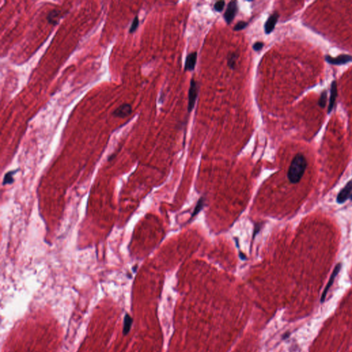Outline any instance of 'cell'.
I'll list each match as a JSON object with an SVG mask.
<instances>
[{"label": "cell", "mask_w": 352, "mask_h": 352, "mask_svg": "<svg viewBox=\"0 0 352 352\" xmlns=\"http://www.w3.org/2000/svg\"><path fill=\"white\" fill-rule=\"evenodd\" d=\"M247 26H248V23L246 22V21H239V22L234 26V30L235 31H239V30H244V28H246V27Z\"/></svg>", "instance_id": "cell-16"}, {"label": "cell", "mask_w": 352, "mask_h": 352, "mask_svg": "<svg viewBox=\"0 0 352 352\" xmlns=\"http://www.w3.org/2000/svg\"><path fill=\"white\" fill-rule=\"evenodd\" d=\"M279 15L278 12H274L273 14L270 15L264 25V30L266 34H270L272 33L275 28L277 21L279 20Z\"/></svg>", "instance_id": "cell-8"}, {"label": "cell", "mask_w": 352, "mask_h": 352, "mask_svg": "<svg viewBox=\"0 0 352 352\" xmlns=\"http://www.w3.org/2000/svg\"><path fill=\"white\" fill-rule=\"evenodd\" d=\"M325 60L329 63L332 65H340L349 63L352 61V57L348 54H341L336 57H332L329 55L325 56Z\"/></svg>", "instance_id": "cell-5"}, {"label": "cell", "mask_w": 352, "mask_h": 352, "mask_svg": "<svg viewBox=\"0 0 352 352\" xmlns=\"http://www.w3.org/2000/svg\"><path fill=\"white\" fill-rule=\"evenodd\" d=\"M224 6H225V2L224 1L217 2L214 4V9L217 12H222L224 8Z\"/></svg>", "instance_id": "cell-17"}, {"label": "cell", "mask_w": 352, "mask_h": 352, "mask_svg": "<svg viewBox=\"0 0 352 352\" xmlns=\"http://www.w3.org/2000/svg\"><path fill=\"white\" fill-rule=\"evenodd\" d=\"M327 100H328V92L323 91L322 94H320L319 101V105L320 107H325L326 105Z\"/></svg>", "instance_id": "cell-14"}, {"label": "cell", "mask_w": 352, "mask_h": 352, "mask_svg": "<svg viewBox=\"0 0 352 352\" xmlns=\"http://www.w3.org/2000/svg\"><path fill=\"white\" fill-rule=\"evenodd\" d=\"M239 55L237 52H230L228 55V65L230 69L234 70L237 65V60Z\"/></svg>", "instance_id": "cell-11"}, {"label": "cell", "mask_w": 352, "mask_h": 352, "mask_svg": "<svg viewBox=\"0 0 352 352\" xmlns=\"http://www.w3.org/2000/svg\"><path fill=\"white\" fill-rule=\"evenodd\" d=\"M263 46H264V43L263 42L257 41L254 43L253 46H252V48H253V50L255 51H259L263 48Z\"/></svg>", "instance_id": "cell-18"}, {"label": "cell", "mask_w": 352, "mask_h": 352, "mask_svg": "<svg viewBox=\"0 0 352 352\" xmlns=\"http://www.w3.org/2000/svg\"><path fill=\"white\" fill-rule=\"evenodd\" d=\"M133 323V319H132L129 314H126L124 319V325H123V334L127 335L129 332L132 325Z\"/></svg>", "instance_id": "cell-12"}, {"label": "cell", "mask_w": 352, "mask_h": 352, "mask_svg": "<svg viewBox=\"0 0 352 352\" xmlns=\"http://www.w3.org/2000/svg\"><path fill=\"white\" fill-rule=\"evenodd\" d=\"M237 11H238L237 2L235 1H232L229 2V4L228 6H227L226 10L224 15V18L226 21L227 24H230L232 22V20H234L235 17L236 16L237 13Z\"/></svg>", "instance_id": "cell-3"}, {"label": "cell", "mask_w": 352, "mask_h": 352, "mask_svg": "<svg viewBox=\"0 0 352 352\" xmlns=\"http://www.w3.org/2000/svg\"><path fill=\"white\" fill-rule=\"evenodd\" d=\"M352 191V180H350L345 187L339 192V193L336 198L337 202L339 204H342L346 201L347 199L351 196V192Z\"/></svg>", "instance_id": "cell-6"}, {"label": "cell", "mask_w": 352, "mask_h": 352, "mask_svg": "<svg viewBox=\"0 0 352 352\" xmlns=\"http://www.w3.org/2000/svg\"><path fill=\"white\" fill-rule=\"evenodd\" d=\"M138 26H139V20H138V16H136L134 17V19H133V20L132 21V26H131L130 29H129V33H133V32H135L136 29L138 28Z\"/></svg>", "instance_id": "cell-15"}, {"label": "cell", "mask_w": 352, "mask_h": 352, "mask_svg": "<svg viewBox=\"0 0 352 352\" xmlns=\"http://www.w3.org/2000/svg\"><path fill=\"white\" fill-rule=\"evenodd\" d=\"M199 92V86L198 82L194 78H192L190 81V87L189 89V100H188V111L191 113L195 107Z\"/></svg>", "instance_id": "cell-2"}, {"label": "cell", "mask_w": 352, "mask_h": 352, "mask_svg": "<svg viewBox=\"0 0 352 352\" xmlns=\"http://www.w3.org/2000/svg\"><path fill=\"white\" fill-rule=\"evenodd\" d=\"M350 199H351V201H352V194H351V197H350Z\"/></svg>", "instance_id": "cell-19"}, {"label": "cell", "mask_w": 352, "mask_h": 352, "mask_svg": "<svg viewBox=\"0 0 352 352\" xmlns=\"http://www.w3.org/2000/svg\"><path fill=\"white\" fill-rule=\"evenodd\" d=\"M307 167V161L303 155L298 154L292 160L288 172V177L289 182L297 184L303 177Z\"/></svg>", "instance_id": "cell-1"}, {"label": "cell", "mask_w": 352, "mask_h": 352, "mask_svg": "<svg viewBox=\"0 0 352 352\" xmlns=\"http://www.w3.org/2000/svg\"><path fill=\"white\" fill-rule=\"evenodd\" d=\"M341 268V263H338V264L336 265V266H335L334 269V270H333V272H332V275H331V276H330V279H329V280L328 284H327L326 287L325 288V289H324L323 292L322 296H321V298H320V303H323V302L325 301V298H326V296H327V294H328V291H329V288L332 287V285H333V283H334L336 276L338 275V272H340Z\"/></svg>", "instance_id": "cell-4"}, {"label": "cell", "mask_w": 352, "mask_h": 352, "mask_svg": "<svg viewBox=\"0 0 352 352\" xmlns=\"http://www.w3.org/2000/svg\"><path fill=\"white\" fill-rule=\"evenodd\" d=\"M132 112V105L127 103H124L116 108L113 112L114 116L118 118H126L129 116Z\"/></svg>", "instance_id": "cell-7"}, {"label": "cell", "mask_w": 352, "mask_h": 352, "mask_svg": "<svg viewBox=\"0 0 352 352\" xmlns=\"http://www.w3.org/2000/svg\"><path fill=\"white\" fill-rule=\"evenodd\" d=\"M337 83L336 80H334L331 85V90H330V98L328 106V113H330L333 110L336 101V98L337 97Z\"/></svg>", "instance_id": "cell-10"}, {"label": "cell", "mask_w": 352, "mask_h": 352, "mask_svg": "<svg viewBox=\"0 0 352 352\" xmlns=\"http://www.w3.org/2000/svg\"><path fill=\"white\" fill-rule=\"evenodd\" d=\"M198 59V53L197 52H193L190 53L186 58L185 63V71H193Z\"/></svg>", "instance_id": "cell-9"}, {"label": "cell", "mask_w": 352, "mask_h": 352, "mask_svg": "<svg viewBox=\"0 0 352 352\" xmlns=\"http://www.w3.org/2000/svg\"><path fill=\"white\" fill-rule=\"evenodd\" d=\"M59 17H60V14H59V12L57 11H53L49 14L48 17V20L49 23L56 24L57 23Z\"/></svg>", "instance_id": "cell-13"}]
</instances>
